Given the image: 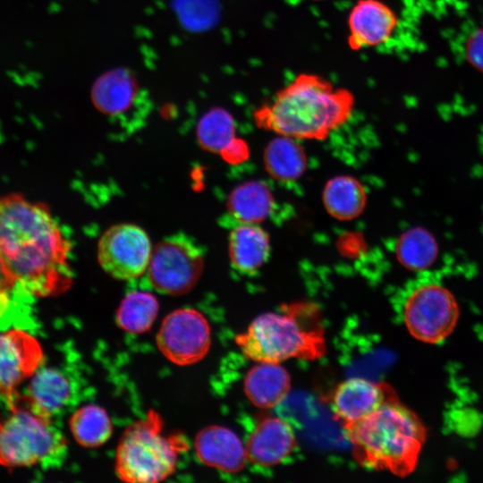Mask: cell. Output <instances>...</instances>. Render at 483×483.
I'll use <instances>...</instances> for the list:
<instances>
[{
	"label": "cell",
	"mask_w": 483,
	"mask_h": 483,
	"mask_svg": "<svg viewBox=\"0 0 483 483\" xmlns=\"http://www.w3.org/2000/svg\"><path fill=\"white\" fill-rule=\"evenodd\" d=\"M249 359L281 363L296 358L315 360L326 353L325 329L310 304H292L281 312H265L235 336Z\"/></svg>",
	"instance_id": "obj_4"
},
{
	"label": "cell",
	"mask_w": 483,
	"mask_h": 483,
	"mask_svg": "<svg viewBox=\"0 0 483 483\" xmlns=\"http://www.w3.org/2000/svg\"><path fill=\"white\" fill-rule=\"evenodd\" d=\"M235 122L230 112L222 107L207 111L197 124V139L206 150L223 157L236 144Z\"/></svg>",
	"instance_id": "obj_23"
},
{
	"label": "cell",
	"mask_w": 483,
	"mask_h": 483,
	"mask_svg": "<svg viewBox=\"0 0 483 483\" xmlns=\"http://www.w3.org/2000/svg\"><path fill=\"white\" fill-rule=\"evenodd\" d=\"M71 394V383L63 372L40 366L31 376L24 397L34 411L51 419L68 404Z\"/></svg>",
	"instance_id": "obj_19"
},
{
	"label": "cell",
	"mask_w": 483,
	"mask_h": 483,
	"mask_svg": "<svg viewBox=\"0 0 483 483\" xmlns=\"http://www.w3.org/2000/svg\"><path fill=\"white\" fill-rule=\"evenodd\" d=\"M274 196L261 181L245 182L230 193L227 209L239 224H257L266 220L273 211Z\"/></svg>",
	"instance_id": "obj_20"
},
{
	"label": "cell",
	"mask_w": 483,
	"mask_h": 483,
	"mask_svg": "<svg viewBox=\"0 0 483 483\" xmlns=\"http://www.w3.org/2000/svg\"><path fill=\"white\" fill-rule=\"evenodd\" d=\"M313 1H321V0H313Z\"/></svg>",
	"instance_id": "obj_28"
},
{
	"label": "cell",
	"mask_w": 483,
	"mask_h": 483,
	"mask_svg": "<svg viewBox=\"0 0 483 483\" xmlns=\"http://www.w3.org/2000/svg\"><path fill=\"white\" fill-rule=\"evenodd\" d=\"M396 398L395 392L386 383L352 377L335 387L330 404L344 428L360 421L385 402Z\"/></svg>",
	"instance_id": "obj_13"
},
{
	"label": "cell",
	"mask_w": 483,
	"mask_h": 483,
	"mask_svg": "<svg viewBox=\"0 0 483 483\" xmlns=\"http://www.w3.org/2000/svg\"><path fill=\"white\" fill-rule=\"evenodd\" d=\"M194 447L201 462L225 472L242 470L248 461L245 445L240 437L223 426H208L200 430Z\"/></svg>",
	"instance_id": "obj_16"
},
{
	"label": "cell",
	"mask_w": 483,
	"mask_h": 483,
	"mask_svg": "<svg viewBox=\"0 0 483 483\" xmlns=\"http://www.w3.org/2000/svg\"><path fill=\"white\" fill-rule=\"evenodd\" d=\"M263 162L267 172L273 178L291 182L302 175L307 158L297 140L277 135L265 148Z\"/></svg>",
	"instance_id": "obj_22"
},
{
	"label": "cell",
	"mask_w": 483,
	"mask_h": 483,
	"mask_svg": "<svg viewBox=\"0 0 483 483\" xmlns=\"http://www.w3.org/2000/svg\"><path fill=\"white\" fill-rule=\"evenodd\" d=\"M354 95L315 73L302 72L253 113L260 129L297 140H324L348 122Z\"/></svg>",
	"instance_id": "obj_2"
},
{
	"label": "cell",
	"mask_w": 483,
	"mask_h": 483,
	"mask_svg": "<svg viewBox=\"0 0 483 483\" xmlns=\"http://www.w3.org/2000/svg\"><path fill=\"white\" fill-rule=\"evenodd\" d=\"M295 446L296 437L292 428L277 417L261 419L245 445L248 461L263 467L281 463L292 453Z\"/></svg>",
	"instance_id": "obj_15"
},
{
	"label": "cell",
	"mask_w": 483,
	"mask_h": 483,
	"mask_svg": "<svg viewBox=\"0 0 483 483\" xmlns=\"http://www.w3.org/2000/svg\"><path fill=\"white\" fill-rule=\"evenodd\" d=\"M322 199L327 213L339 220L359 216L367 203L364 187L350 175L331 178L325 185Z\"/></svg>",
	"instance_id": "obj_21"
},
{
	"label": "cell",
	"mask_w": 483,
	"mask_h": 483,
	"mask_svg": "<svg viewBox=\"0 0 483 483\" xmlns=\"http://www.w3.org/2000/svg\"><path fill=\"white\" fill-rule=\"evenodd\" d=\"M72 436L81 446L94 448L105 444L112 435V422L106 411L89 404L78 409L69 421Z\"/></svg>",
	"instance_id": "obj_25"
},
{
	"label": "cell",
	"mask_w": 483,
	"mask_h": 483,
	"mask_svg": "<svg viewBox=\"0 0 483 483\" xmlns=\"http://www.w3.org/2000/svg\"><path fill=\"white\" fill-rule=\"evenodd\" d=\"M90 96L99 112L115 120H125L140 106L142 98L135 75L122 67L101 74L94 82Z\"/></svg>",
	"instance_id": "obj_14"
},
{
	"label": "cell",
	"mask_w": 483,
	"mask_h": 483,
	"mask_svg": "<svg viewBox=\"0 0 483 483\" xmlns=\"http://www.w3.org/2000/svg\"><path fill=\"white\" fill-rule=\"evenodd\" d=\"M467 54L469 60L483 70V30L474 33L468 41Z\"/></svg>",
	"instance_id": "obj_27"
},
{
	"label": "cell",
	"mask_w": 483,
	"mask_h": 483,
	"mask_svg": "<svg viewBox=\"0 0 483 483\" xmlns=\"http://www.w3.org/2000/svg\"><path fill=\"white\" fill-rule=\"evenodd\" d=\"M187 448L182 436L164 434L162 419L151 411L123 434L115 454L116 475L125 482L162 481L174 472L179 454Z\"/></svg>",
	"instance_id": "obj_5"
},
{
	"label": "cell",
	"mask_w": 483,
	"mask_h": 483,
	"mask_svg": "<svg viewBox=\"0 0 483 483\" xmlns=\"http://www.w3.org/2000/svg\"><path fill=\"white\" fill-rule=\"evenodd\" d=\"M8 407L10 415L0 419V464L15 468L59 462L67 445L50 418L34 411L23 394H18Z\"/></svg>",
	"instance_id": "obj_6"
},
{
	"label": "cell",
	"mask_w": 483,
	"mask_h": 483,
	"mask_svg": "<svg viewBox=\"0 0 483 483\" xmlns=\"http://www.w3.org/2000/svg\"><path fill=\"white\" fill-rule=\"evenodd\" d=\"M460 309L453 293L431 275L408 287L402 316L409 333L427 343H439L453 331Z\"/></svg>",
	"instance_id": "obj_7"
},
{
	"label": "cell",
	"mask_w": 483,
	"mask_h": 483,
	"mask_svg": "<svg viewBox=\"0 0 483 483\" xmlns=\"http://www.w3.org/2000/svg\"><path fill=\"white\" fill-rule=\"evenodd\" d=\"M152 253L147 233L133 224L109 227L97 243V260L103 270L118 280H131L143 275Z\"/></svg>",
	"instance_id": "obj_9"
},
{
	"label": "cell",
	"mask_w": 483,
	"mask_h": 483,
	"mask_svg": "<svg viewBox=\"0 0 483 483\" xmlns=\"http://www.w3.org/2000/svg\"><path fill=\"white\" fill-rule=\"evenodd\" d=\"M39 343L21 329L0 332V395L6 403L19 394L17 386L42 365Z\"/></svg>",
	"instance_id": "obj_11"
},
{
	"label": "cell",
	"mask_w": 483,
	"mask_h": 483,
	"mask_svg": "<svg viewBox=\"0 0 483 483\" xmlns=\"http://www.w3.org/2000/svg\"><path fill=\"white\" fill-rule=\"evenodd\" d=\"M393 9L381 0H358L348 14L347 43L353 51L387 43L398 27Z\"/></svg>",
	"instance_id": "obj_12"
},
{
	"label": "cell",
	"mask_w": 483,
	"mask_h": 483,
	"mask_svg": "<svg viewBox=\"0 0 483 483\" xmlns=\"http://www.w3.org/2000/svg\"><path fill=\"white\" fill-rule=\"evenodd\" d=\"M291 377L278 362L260 361L246 374L243 389L252 404L262 409L278 405L288 394Z\"/></svg>",
	"instance_id": "obj_17"
},
{
	"label": "cell",
	"mask_w": 483,
	"mask_h": 483,
	"mask_svg": "<svg viewBox=\"0 0 483 483\" xmlns=\"http://www.w3.org/2000/svg\"><path fill=\"white\" fill-rule=\"evenodd\" d=\"M156 297L148 292H131L121 301L116 322L130 334L145 333L151 327L158 313Z\"/></svg>",
	"instance_id": "obj_26"
},
{
	"label": "cell",
	"mask_w": 483,
	"mask_h": 483,
	"mask_svg": "<svg viewBox=\"0 0 483 483\" xmlns=\"http://www.w3.org/2000/svg\"><path fill=\"white\" fill-rule=\"evenodd\" d=\"M438 254L433 235L421 227H414L400 235L395 244L398 261L406 268L420 271L428 268Z\"/></svg>",
	"instance_id": "obj_24"
},
{
	"label": "cell",
	"mask_w": 483,
	"mask_h": 483,
	"mask_svg": "<svg viewBox=\"0 0 483 483\" xmlns=\"http://www.w3.org/2000/svg\"><path fill=\"white\" fill-rule=\"evenodd\" d=\"M211 331L207 318L193 309L168 314L157 335V344L171 362L186 366L201 360L208 352Z\"/></svg>",
	"instance_id": "obj_10"
},
{
	"label": "cell",
	"mask_w": 483,
	"mask_h": 483,
	"mask_svg": "<svg viewBox=\"0 0 483 483\" xmlns=\"http://www.w3.org/2000/svg\"><path fill=\"white\" fill-rule=\"evenodd\" d=\"M228 252L234 269L252 275L268 259L269 235L257 224H239L230 233Z\"/></svg>",
	"instance_id": "obj_18"
},
{
	"label": "cell",
	"mask_w": 483,
	"mask_h": 483,
	"mask_svg": "<svg viewBox=\"0 0 483 483\" xmlns=\"http://www.w3.org/2000/svg\"><path fill=\"white\" fill-rule=\"evenodd\" d=\"M203 267L202 249L190 236L178 233L163 239L152 250L147 275L156 291L182 295L196 285Z\"/></svg>",
	"instance_id": "obj_8"
},
{
	"label": "cell",
	"mask_w": 483,
	"mask_h": 483,
	"mask_svg": "<svg viewBox=\"0 0 483 483\" xmlns=\"http://www.w3.org/2000/svg\"><path fill=\"white\" fill-rule=\"evenodd\" d=\"M71 245L47 208L19 193L0 197V259L15 289L62 294L72 284Z\"/></svg>",
	"instance_id": "obj_1"
},
{
	"label": "cell",
	"mask_w": 483,
	"mask_h": 483,
	"mask_svg": "<svg viewBox=\"0 0 483 483\" xmlns=\"http://www.w3.org/2000/svg\"><path fill=\"white\" fill-rule=\"evenodd\" d=\"M355 461L362 467L405 477L416 468L427 429L419 416L398 398L344 427Z\"/></svg>",
	"instance_id": "obj_3"
}]
</instances>
